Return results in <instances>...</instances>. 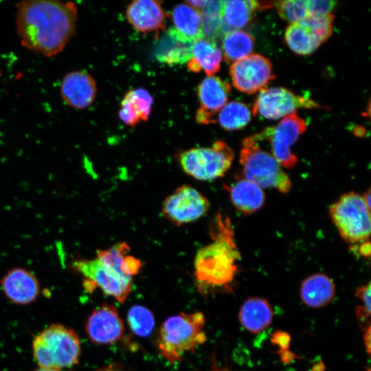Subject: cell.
<instances>
[{
  "label": "cell",
  "mask_w": 371,
  "mask_h": 371,
  "mask_svg": "<svg viewBox=\"0 0 371 371\" xmlns=\"http://www.w3.org/2000/svg\"><path fill=\"white\" fill-rule=\"evenodd\" d=\"M16 8L21 43L36 54L45 57L59 54L75 34L78 9L72 2L27 0Z\"/></svg>",
  "instance_id": "cell-1"
},
{
  "label": "cell",
  "mask_w": 371,
  "mask_h": 371,
  "mask_svg": "<svg viewBox=\"0 0 371 371\" xmlns=\"http://www.w3.org/2000/svg\"><path fill=\"white\" fill-rule=\"evenodd\" d=\"M212 242L198 250L194 259V276L200 291L227 286L237 270L240 253L229 218L216 215L211 225Z\"/></svg>",
  "instance_id": "cell-2"
},
{
  "label": "cell",
  "mask_w": 371,
  "mask_h": 371,
  "mask_svg": "<svg viewBox=\"0 0 371 371\" xmlns=\"http://www.w3.org/2000/svg\"><path fill=\"white\" fill-rule=\"evenodd\" d=\"M205 317L201 312L181 313L168 317L160 326L156 345L170 363L180 361L206 341Z\"/></svg>",
  "instance_id": "cell-3"
},
{
  "label": "cell",
  "mask_w": 371,
  "mask_h": 371,
  "mask_svg": "<svg viewBox=\"0 0 371 371\" xmlns=\"http://www.w3.org/2000/svg\"><path fill=\"white\" fill-rule=\"evenodd\" d=\"M32 350L40 368L60 370L77 364L81 354L78 335L59 324L50 325L38 335Z\"/></svg>",
  "instance_id": "cell-4"
},
{
  "label": "cell",
  "mask_w": 371,
  "mask_h": 371,
  "mask_svg": "<svg viewBox=\"0 0 371 371\" xmlns=\"http://www.w3.org/2000/svg\"><path fill=\"white\" fill-rule=\"evenodd\" d=\"M240 153L244 178L262 188H274L282 193L290 191L292 183L280 164L263 150L253 135L245 138Z\"/></svg>",
  "instance_id": "cell-5"
},
{
  "label": "cell",
  "mask_w": 371,
  "mask_h": 371,
  "mask_svg": "<svg viewBox=\"0 0 371 371\" xmlns=\"http://www.w3.org/2000/svg\"><path fill=\"white\" fill-rule=\"evenodd\" d=\"M233 159L232 149L220 140L210 147L192 148L177 155L181 169L199 181H212L224 176L230 168Z\"/></svg>",
  "instance_id": "cell-6"
},
{
  "label": "cell",
  "mask_w": 371,
  "mask_h": 371,
  "mask_svg": "<svg viewBox=\"0 0 371 371\" xmlns=\"http://www.w3.org/2000/svg\"><path fill=\"white\" fill-rule=\"evenodd\" d=\"M329 214L346 242L356 245L369 240L370 210L360 194L353 192L342 194L331 205Z\"/></svg>",
  "instance_id": "cell-7"
},
{
  "label": "cell",
  "mask_w": 371,
  "mask_h": 371,
  "mask_svg": "<svg viewBox=\"0 0 371 371\" xmlns=\"http://www.w3.org/2000/svg\"><path fill=\"white\" fill-rule=\"evenodd\" d=\"M306 127V122L293 113L286 116L276 126L266 128L253 136L258 141L269 142L271 155L280 166L292 168L297 164V158L291 151V147Z\"/></svg>",
  "instance_id": "cell-8"
},
{
  "label": "cell",
  "mask_w": 371,
  "mask_h": 371,
  "mask_svg": "<svg viewBox=\"0 0 371 371\" xmlns=\"http://www.w3.org/2000/svg\"><path fill=\"white\" fill-rule=\"evenodd\" d=\"M74 269L86 278L85 286L90 290L98 287L106 295L120 303L126 301L132 289V279L126 278L115 269L100 261L77 260L72 263Z\"/></svg>",
  "instance_id": "cell-9"
},
{
  "label": "cell",
  "mask_w": 371,
  "mask_h": 371,
  "mask_svg": "<svg viewBox=\"0 0 371 371\" xmlns=\"http://www.w3.org/2000/svg\"><path fill=\"white\" fill-rule=\"evenodd\" d=\"M210 205V201L202 193L190 185H183L166 198L161 211L170 223L181 226L205 216Z\"/></svg>",
  "instance_id": "cell-10"
},
{
  "label": "cell",
  "mask_w": 371,
  "mask_h": 371,
  "mask_svg": "<svg viewBox=\"0 0 371 371\" xmlns=\"http://www.w3.org/2000/svg\"><path fill=\"white\" fill-rule=\"evenodd\" d=\"M229 75L234 87L248 94L266 89L276 78L271 61L258 54L234 62Z\"/></svg>",
  "instance_id": "cell-11"
},
{
  "label": "cell",
  "mask_w": 371,
  "mask_h": 371,
  "mask_svg": "<svg viewBox=\"0 0 371 371\" xmlns=\"http://www.w3.org/2000/svg\"><path fill=\"white\" fill-rule=\"evenodd\" d=\"M312 99L297 95L285 88L274 87L260 92L253 105V114L268 120H278L294 113L298 109L321 108Z\"/></svg>",
  "instance_id": "cell-12"
},
{
  "label": "cell",
  "mask_w": 371,
  "mask_h": 371,
  "mask_svg": "<svg viewBox=\"0 0 371 371\" xmlns=\"http://www.w3.org/2000/svg\"><path fill=\"white\" fill-rule=\"evenodd\" d=\"M124 324L117 309L104 303L88 317L85 332L90 340L100 345H109L120 340L124 333Z\"/></svg>",
  "instance_id": "cell-13"
},
{
  "label": "cell",
  "mask_w": 371,
  "mask_h": 371,
  "mask_svg": "<svg viewBox=\"0 0 371 371\" xmlns=\"http://www.w3.org/2000/svg\"><path fill=\"white\" fill-rule=\"evenodd\" d=\"M230 91L228 82L213 76L204 78L197 89L200 106L196 113V121L201 124L216 122L215 116L225 105Z\"/></svg>",
  "instance_id": "cell-14"
},
{
  "label": "cell",
  "mask_w": 371,
  "mask_h": 371,
  "mask_svg": "<svg viewBox=\"0 0 371 371\" xmlns=\"http://www.w3.org/2000/svg\"><path fill=\"white\" fill-rule=\"evenodd\" d=\"M60 92L67 105L76 109H83L90 106L95 98L96 82L88 73L73 71L63 78Z\"/></svg>",
  "instance_id": "cell-15"
},
{
  "label": "cell",
  "mask_w": 371,
  "mask_h": 371,
  "mask_svg": "<svg viewBox=\"0 0 371 371\" xmlns=\"http://www.w3.org/2000/svg\"><path fill=\"white\" fill-rule=\"evenodd\" d=\"M1 286L6 297L18 304L25 305L34 302L40 293L36 277L21 267L9 270L1 278Z\"/></svg>",
  "instance_id": "cell-16"
},
{
  "label": "cell",
  "mask_w": 371,
  "mask_h": 371,
  "mask_svg": "<svg viewBox=\"0 0 371 371\" xmlns=\"http://www.w3.org/2000/svg\"><path fill=\"white\" fill-rule=\"evenodd\" d=\"M126 14L129 23L141 32L165 31L167 13L159 1H133L128 5Z\"/></svg>",
  "instance_id": "cell-17"
},
{
  "label": "cell",
  "mask_w": 371,
  "mask_h": 371,
  "mask_svg": "<svg viewBox=\"0 0 371 371\" xmlns=\"http://www.w3.org/2000/svg\"><path fill=\"white\" fill-rule=\"evenodd\" d=\"M194 42L179 34L174 28L164 31L154 49L155 58L169 65H181L192 57Z\"/></svg>",
  "instance_id": "cell-18"
},
{
  "label": "cell",
  "mask_w": 371,
  "mask_h": 371,
  "mask_svg": "<svg viewBox=\"0 0 371 371\" xmlns=\"http://www.w3.org/2000/svg\"><path fill=\"white\" fill-rule=\"evenodd\" d=\"M273 3L253 0L223 1L221 13L223 36L229 31L246 26L257 11L271 8Z\"/></svg>",
  "instance_id": "cell-19"
},
{
  "label": "cell",
  "mask_w": 371,
  "mask_h": 371,
  "mask_svg": "<svg viewBox=\"0 0 371 371\" xmlns=\"http://www.w3.org/2000/svg\"><path fill=\"white\" fill-rule=\"evenodd\" d=\"M225 186L229 191L232 204L244 215L254 213L265 204V195L262 189L245 178L240 177L231 186Z\"/></svg>",
  "instance_id": "cell-20"
},
{
  "label": "cell",
  "mask_w": 371,
  "mask_h": 371,
  "mask_svg": "<svg viewBox=\"0 0 371 371\" xmlns=\"http://www.w3.org/2000/svg\"><path fill=\"white\" fill-rule=\"evenodd\" d=\"M273 317L271 306L265 299L253 297L241 305L238 319L243 328L252 333H258L268 328Z\"/></svg>",
  "instance_id": "cell-21"
},
{
  "label": "cell",
  "mask_w": 371,
  "mask_h": 371,
  "mask_svg": "<svg viewBox=\"0 0 371 371\" xmlns=\"http://www.w3.org/2000/svg\"><path fill=\"white\" fill-rule=\"evenodd\" d=\"M300 294L302 301L307 306L321 308L333 299L335 284L333 280L325 274H313L302 282Z\"/></svg>",
  "instance_id": "cell-22"
},
{
  "label": "cell",
  "mask_w": 371,
  "mask_h": 371,
  "mask_svg": "<svg viewBox=\"0 0 371 371\" xmlns=\"http://www.w3.org/2000/svg\"><path fill=\"white\" fill-rule=\"evenodd\" d=\"M131 247L125 243H117L106 249L97 251V258L104 265L115 269L122 276L133 279L142 267V262L129 254Z\"/></svg>",
  "instance_id": "cell-23"
},
{
  "label": "cell",
  "mask_w": 371,
  "mask_h": 371,
  "mask_svg": "<svg viewBox=\"0 0 371 371\" xmlns=\"http://www.w3.org/2000/svg\"><path fill=\"white\" fill-rule=\"evenodd\" d=\"M153 100L149 92L142 88L128 91L121 102L120 120L126 125L134 126L146 121L150 114Z\"/></svg>",
  "instance_id": "cell-24"
},
{
  "label": "cell",
  "mask_w": 371,
  "mask_h": 371,
  "mask_svg": "<svg viewBox=\"0 0 371 371\" xmlns=\"http://www.w3.org/2000/svg\"><path fill=\"white\" fill-rule=\"evenodd\" d=\"M222 59V52L216 43L203 38L194 42L188 67L192 72L203 71L211 76L219 71Z\"/></svg>",
  "instance_id": "cell-25"
},
{
  "label": "cell",
  "mask_w": 371,
  "mask_h": 371,
  "mask_svg": "<svg viewBox=\"0 0 371 371\" xmlns=\"http://www.w3.org/2000/svg\"><path fill=\"white\" fill-rule=\"evenodd\" d=\"M173 28L186 38L194 42L203 38L200 12L186 3L177 5L172 10Z\"/></svg>",
  "instance_id": "cell-26"
},
{
  "label": "cell",
  "mask_w": 371,
  "mask_h": 371,
  "mask_svg": "<svg viewBox=\"0 0 371 371\" xmlns=\"http://www.w3.org/2000/svg\"><path fill=\"white\" fill-rule=\"evenodd\" d=\"M222 51L227 63L235 62L249 56L254 47V37L243 30H232L223 36Z\"/></svg>",
  "instance_id": "cell-27"
},
{
  "label": "cell",
  "mask_w": 371,
  "mask_h": 371,
  "mask_svg": "<svg viewBox=\"0 0 371 371\" xmlns=\"http://www.w3.org/2000/svg\"><path fill=\"white\" fill-rule=\"evenodd\" d=\"M284 40L289 47L296 54H311L321 45L308 27L302 21L293 23L285 30Z\"/></svg>",
  "instance_id": "cell-28"
},
{
  "label": "cell",
  "mask_w": 371,
  "mask_h": 371,
  "mask_svg": "<svg viewBox=\"0 0 371 371\" xmlns=\"http://www.w3.org/2000/svg\"><path fill=\"white\" fill-rule=\"evenodd\" d=\"M251 120V112L242 102L232 101L225 104L218 115L220 125L225 130L232 131L245 127Z\"/></svg>",
  "instance_id": "cell-29"
},
{
  "label": "cell",
  "mask_w": 371,
  "mask_h": 371,
  "mask_svg": "<svg viewBox=\"0 0 371 371\" xmlns=\"http://www.w3.org/2000/svg\"><path fill=\"white\" fill-rule=\"evenodd\" d=\"M223 1H208L200 12L204 38L216 43L223 37L221 13Z\"/></svg>",
  "instance_id": "cell-30"
},
{
  "label": "cell",
  "mask_w": 371,
  "mask_h": 371,
  "mask_svg": "<svg viewBox=\"0 0 371 371\" xmlns=\"http://www.w3.org/2000/svg\"><path fill=\"white\" fill-rule=\"evenodd\" d=\"M127 321L131 331L139 337L149 336L155 326V317L152 312L142 305H134L127 314Z\"/></svg>",
  "instance_id": "cell-31"
},
{
  "label": "cell",
  "mask_w": 371,
  "mask_h": 371,
  "mask_svg": "<svg viewBox=\"0 0 371 371\" xmlns=\"http://www.w3.org/2000/svg\"><path fill=\"white\" fill-rule=\"evenodd\" d=\"M279 16L286 21L300 22L310 16L306 1L288 0L273 3Z\"/></svg>",
  "instance_id": "cell-32"
},
{
  "label": "cell",
  "mask_w": 371,
  "mask_h": 371,
  "mask_svg": "<svg viewBox=\"0 0 371 371\" xmlns=\"http://www.w3.org/2000/svg\"><path fill=\"white\" fill-rule=\"evenodd\" d=\"M335 16L333 14L324 16H309L302 21L310 28L321 44L326 42L332 35Z\"/></svg>",
  "instance_id": "cell-33"
},
{
  "label": "cell",
  "mask_w": 371,
  "mask_h": 371,
  "mask_svg": "<svg viewBox=\"0 0 371 371\" xmlns=\"http://www.w3.org/2000/svg\"><path fill=\"white\" fill-rule=\"evenodd\" d=\"M310 16H324L328 14L337 6V1L330 0L306 1Z\"/></svg>",
  "instance_id": "cell-34"
},
{
  "label": "cell",
  "mask_w": 371,
  "mask_h": 371,
  "mask_svg": "<svg viewBox=\"0 0 371 371\" xmlns=\"http://www.w3.org/2000/svg\"><path fill=\"white\" fill-rule=\"evenodd\" d=\"M357 297L363 302L360 306L362 308L370 313V284L359 287L355 293Z\"/></svg>",
  "instance_id": "cell-35"
},
{
  "label": "cell",
  "mask_w": 371,
  "mask_h": 371,
  "mask_svg": "<svg viewBox=\"0 0 371 371\" xmlns=\"http://www.w3.org/2000/svg\"><path fill=\"white\" fill-rule=\"evenodd\" d=\"M273 341L284 349L289 345L290 337L288 334L284 332H276L273 335Z\"/></svg>",
  "instance_id": "cell-36"
},
{
  "label": "cell",
  "mask_w": 371,
  "mask_h": 371,
  "mask_svg": "<svg viewBox=\"0 0 371 371\" xmlns=\"http://www.w3.org/2000/svg\"><path fill=\"white\" fill-rule=\"evenodd\" d=\"M353 245L356 247L355 248V251L361 256L363 257H369L370 256L371 247L370 240Z\"/></svg>",
  "instance_id": "cell-37"
},
{
  "label": "cell",
  "mask_w": 371,
  "mask_h": 371,
  "mask_svg": "<svg viewBox=\"0 0 371 371\" xmlns=\"http://www.w3.org/2000/svg\"><path fill=\"white\" fill-rule=\"evenodd\" d=\"M208 2V1H186V3L193 8L199 11L201 10Z\"/></svg>",
  "instance_id": "cell-38"
},
{
  "label": "cell",
  "mask_w": 371,
  "mask_h": 371,
  "mask_svg": "<svg viewBox=\"0 0 371 371\" xmlns=\"http://www.w3.org/2000/svg\"><path fill=\"white\" fill-rule=\"evenodd\" d=\"M370 331H371L370 326H369L366 330L364 337H363L366 349L367 352L369 355L370 353Z\"/></svg>",
  "instance_id": "cell-39"
},
{
  "label": "cell",
  "mask_w": 371,
  "mask_h": 371,
  "mask_svg": "<svg viewBox=\"0 0 371 371\" xmlns=\"http://www.w3.org/2000/svg\"><path fill=\"white\" fill-rule=\"evenodd\" d=\"M362 197H363V199L366 206L370 210V203H371V192H370V190L368 189L364 193V194L362 196Z\"/></svg>",
  "instance_id": "cell-40"
},
{
  "label": "cell",
  "mask_w": 371,
  "mask_h": 371,
  "mask_svg": "<svg viewBox=\"0 0 371 371\" xmlns=\"http://www.w3.org/2000/svg\"><path fill=\"white\" fill-rule=\"evenodd\" d=\"M97 371H123L121 368L115 366H109L102 369H99Z\"/></svg>",
  "instance_id": "cell-41"
},
{
  "label": "cell",
  "mask_w": 371,
  "mask_h": 371,
  "mask_svg": "<svg viewBox=\"0 0 371 371\" xmlns=\"http://www.w3.org/2000/svg\"><path fill=\"white\" fill-rule=\"evenodd\" d=\"M34 371H63V370H53V369H47V368H40L39 369L36 370H34Z\"/></svg>",
  "instance_id": "cell-42"
}]
</instances>
